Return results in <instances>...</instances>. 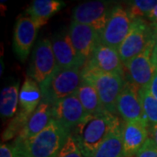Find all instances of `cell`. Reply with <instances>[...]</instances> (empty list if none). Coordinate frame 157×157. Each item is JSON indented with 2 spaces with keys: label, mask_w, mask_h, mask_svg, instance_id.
Segmentation results:
<instances>
[{
  "label": "cell",
  "mask_w": 157,
  "mask_h": 157,
  "mask_svg": "<svg viewBox=\"0 0 157 157\" xmlns=\"http://www.w3.org/2000/svg\"><path fill=\"white\" fill-rule=\"evenodd\" d=\"M121 123L119 117L111 113L86 114L72 130L71 135L83 157H91L107 136Z\"/></svg>",
  "instance_id": "cell-1"
},
{
  "label": "cell",
  "mask_w": 157,
  "mask_h": 157,
  "mask_svg": "<svg viewBox=\"0 0 157 157\" xmlns=\"http://www.w3.org/2000/svg\"><path fill=\"white\" fill-rule=\"evenodd\" d=\"M70 135V132L52 119L35 137L26 140L15 139L11 146L15 157H58Z\"/></svg>",
  "instance_id": "cell-2"
},
{
  "label": "cell",
  "mask_w": 157,
  "mask_h": 157,
  "mask_svg": "<svg viewBox=\"0 0 157 157\" xmlns=\"http://www.w3.org/2000/svg\"><path fill=\"white\" fill-rule=\"evenodd\" d=\"M82 78L93 85L98 92L105 110L113 114L117 113V101L126 82V77L107 73L87 67L81 69Z\"/></svg>",
  "instance_id": "cell-3"
},
{
  "label": "cell",
  "mask_w": 157,
  "mask_h": 157,
  "mask_svg": "<svg viewBox=\"0 0 157 157\" xmlns=\"http://www.w3.org/2000/svg\"><path fill=\"white\" fill-rule=\"evenodd\" d=\"M81 81V68L58 69L50 78L39 85L41 102L52 106L57 101L75 94Z\"/></svg>",
  "instance_id": "cell-4"
},
{
  "label": "cell",
  "mask_w": 157,
  "mask_h": 157,
  "mask_svg": "<svg viewBox=\"0 0 157 157\" xmlns=\"http://www.w3.org/2000/svg\"><path fill=\"white\" fill-rule=\"evenodd\" d=\"M156 29L143 18H134L128 34L121 44L118 52L124 66L139 55L155 38Z\"/></svg>",
  "instance_id": "cell-5"
},
{
  "label": "cell",
  "mask_w": 157,
  "mask_h": 157,
  "mask_svg": "<svg viewBox=\"0 0 157 157\" xmlns=\"http://www.w3.org/2000/svg\"><path fill=\"white\" fill-rule=\"evenodd\" d=\"M58 70L52 41L49 39L39 40L33 51L29 64L28 77L39 85L43 84Z\"/></svg>",
  "instance_id": "cell-6"
},
{
  "label": "cell",
  "mask_w": 157,
  "mask_h": 157,
  "mask_svg": "<svg viewBox=\"0 0 157 157\" xmlns=\"http://www.w3.org/2000/svg\"><path fill=\"white\" fill-rule=\"evenodd\" d=\"M133 17L122 6H114L109 15L107 25L100 33L101 43L118 50L128 34Z\"/></svg>",
  "instance_id": "cell-7"
},
{
  "label": "cell",
  "mask_w": 157,
  "mask_h": 157,
  "mask_svg": "<svg viewBox=\"0 0 157 157\" xmlns=\"http://www.w3.org/2000/svg\"><path fill=\"white\" fill-rule=\"evenodd\" d=\"M154 43L155 38L141 53L125 65L126 80L138 89L148 88L156 71L151 59Z\"/></svg>",
  "instance_id": "cell-8"
},
{
  "label": "cell",
  "mask_w": 157,
  "mask_h": 157,
  "mask_svg": "<svg viewBox=\"0 0 157 157\" xmlns=\"http://www.w3.org/2000/svg\"><path fill=\"white\" fill-rule=\"evenodd\" d=\"M113 7L107 1L85 2L73 9V21L89 25L101 33L107 25Z\"/></svg>",
  "instance_id": "cell-9"
},
{
  "label": "cell",
  "mask_w": 157,
  "mask_h": 157,
  "mask_svg": "<svg viewBox=\"0 0 157 157\" xmlns=\"http://www.w3.org/2000/svg\"><path fill=\"white\" fill-rule=\"evenodd\" d=\"M52 113L57 123L70 133L86 115L81 102L75 94L57 101L52 106Z\"/></svg>",
  "instance_id": "cell-10"
},
{
  "label": "cell",
  "mask_w": 157,
  "mask_h": 157,
  "mask_svg": "<svg viewBox=\"0 0 157 157\" xmlns=\"http://www.w3.org/2000/svg\"><path fill=\"white\" fill-rule=\"evenodd\" d=\"M68 33L78 58L85 65L96 46L101 43L100 33L89 25L74 21L71 23Z\"/></svg>",
  "instance_id": "cell-11"
},
{
  "label": "cell",
  "mask_w": 157,
  "mask_h": 157,
  "mask_svg": "<svg viewBox=\"0 0 157 157\" xmlns=\"http://www.w3.org/2000/svg\"><path fill=\"white\" fill-rule=\"evenodd\" d=\"M39 27L33 18L20 16L17 19L13 33V49L20 61L28 58Z\"/></svg>",
  "instance_id": "cell-12"
},
{
  "label": "cell",
  "mask_w": 157,
  "mask_h": 157,
  "mask_svg": "<svg viewBox=\"0 0 157 157\" xmlns=\"http://www.w3.org/2000/svg\"><path fill=\"white\" fill-rule=\"evenodd\" d=\"M85 67L93 68L103 73H113L125 76V66L118 50L100 43L92 53Z\"/></svg>",
  "instance_id": "cell-13"
},
{
  "label": "cell",
  "mask_w": 157,
  "mask_h": 157,
  "mask_svg": "<svg viewBox=\"0 0 157 157\" xmlns=\"http://www.w3.org/2000/svg\"><path fill=\"white\" fill-rule=\"evenodd\" d=\"M52 45L58 69H82L84 67L83 62L78 58V53L71 41L68 31H63L54 34L52 39Z\"/></svg>",
  "instance_id": "cell-14"
},
{
  "label": "cell",
  "mask_w": 157,
  "mask_h": 157,
  "mask_svg": "<svg viewBox=\"0 0 157 157\" xmlns=\"http://www.w3.org/2000/svg\"><path fill=\"white\" fill-rule=\"evenodd\" d=\"M117 113L125 121H144L139 89L126 80L117 101Z\"/></svg>",
  "instance_id": "cell-15"
},
{
  "label": "cell",
  "mask_w": 157,
  "mask_h": 157,
  "mask_svg": "<svg viewBox=\"0 0 157 157\" xmlns=\"http://www.w3.org/2000/svg\"><path fill=\"white\" fill-rule=\"evenodd\" d=\"M123 157L136 155L149 137V127L145 121H124Z\"/></svg>",
  "instance_id": "cell-16"
},
{
  "label": "cell",
  "mask_w": 157,
  "mask_h": 157,
  "mask_svg": "<svg viewBox=\"0 0 157 157\" xmlns=\"http://www.w3.org/2000/svg\"><path fill=\"white\" fill-rule=\"evenodd\" d=\"M52 120V106L47 103L40 102L39 107L31 115L28 122L16 139L26 140L33 138L50 124Z\"/></svg>",
  "instance_id": "cell-17"
},
{
  "label": "cell",
  "mask_w": 157,
  "mask_h": 157,
  "mask_svg": "<svg viewBox=\"0 0 157 157\" xmlns=\"http://www.w3.org/2000/svg\"><path fill=\"white\" fill-rule=\"evenodd\" d=\"M65 6L59 0H34L26 9V13L37 23L39 28L45 25L52 16Z\"/></svg>",
  "instance_id": "cell-18"
},
{
  "label": "cell",
  "mask_w": 157,
  "mask_h": 157,
  "mask_svg": "<svg viewBox=\"0 0 157 157\" xmlns=\"http://www.w3.org/2000/svg\"><path fill=\"white\" fill-rule=\"evenodd\" d=\"M75 95L81 102L86 114H98L107 112L101 103L95 87L83 78L77 92L75 93Z\"/></svg>",
  "instance_id": "cell-19"
},
{
  "label": "cell",
  "mask_w": 157,
  "mask_h": 157,
  "mask_svg": "<svg viewBox=\"0 0 157 157\" xmlns=\"http://www.w3.org/2000/svg\"><path fill=\"white\" fill-rule=\"evenodd\" d=\"M42 100L39 85L30 77H26L19 92L20 109L29 114H33Z\"/></svg>",
  "instance_id": "cell-20"
},
{
  "label": "cell",
  "mask_w": 157,
  "mask_h": 157,
  "mask_svg": "<svg viewBox=\"0 0 157 157\" xmlns=\"http://www.w3.org/2000/svg\"><path fill=\"white\" fill-rule=\"evenodd\" d=\"M123 126L124 122H122L114 129L91 157L123 156Z\"/></svg>",
  "instance_id": "cell-21"
},
{
  "label": "cell",
  "mask_w": 157,
  "mask_h": 157,
  "mask_svg": "<svg viewBox=\"0 0 157 157\" xmlns=\"http://www.w3.org/2000/svg\"><path fill=\"white\" fill-rule=\"evenodd\" d=\"M19 83L14 82L6 86L1 91L0 113L3 118H13L17 113V103L19 102Z\"/></svg>",
  "instance_id": "cell-22"
},
{
  "label": "cell",
  "mask_w": 157,
  "mask_h": 157,
  "mask_svg": "<svg viewBox=\"0 0 157 157\" xmlns=\"http://www.w3.org/2000/svg\"><path fill=\"white\" fill-rule=\"evenodd\" d=\"M143 118L149 128L157 124V99H155L149 91V88L139 89Z\"/></svg>",
  "instance_id": "cell-23"
},
{
  "label": "cell",
  "mask_w": 157,
  "mask_h": 157,
  "mask_svg": "<svg viewBox=\"0 0 157 157\" xmlns=\"http://www.w3.org/2000/svg\"><path fill=\"white\" fill-rule=\"evenodd\" d=\"M31 115L32 114L26 113L20 109L16 113V115L11 119V122L8 124L5 131L3 132L2 140L7 141V140L13 139L14 137L17 138L19 134L21 133V131L24 129V128L25 127L26 123L28 122Z\"/></svg>",
  "instance_id": "cell-24"
},
{
  "label": "cell",
  "mask_w": 157,
  "mask_h": 157,
  "mask_svg": "<svg viewBox=\"0 0 157 157\" xmlns=\"http://www.w3.org/2000/svg\"><path fill=\"white\" fill-rule=\"evenodd\" d=\"M129 11L131 17L134 18H142L157 6L156 0H135L128 4Z\"/></svg>",
  "instance_id": "cell-25"
},
{
  "label": "cell",
  "mask_w": 157,
  "mask_h": 157,
  "mask_svg": "<svg viewBox=\"0 0 157 157\" xmlns=\"http://www.w3.org/2000/svg\"><path fill=\"white\" fill-rule=\"evenodd\" d=\"M58 157H83L81 151L72 135H69L66 143L59 151Z\"/></svg>",
  "instance_id": "cell-26"
},
{
  "label": "cell",
  "mask_w": 157,
  "mask_h": 157,
  "mask_svg": "<svg viewBox=\"0 0 157 157\" xmlns=\"http://www.w3.org/2000/svg\"><path fill=\"white\" fill-rule=\"evenodd\" d=\"M136 157H157V148L148 138L143 147L137 153Z\"/></svg>",
  "instance_id": "cell-27"
},
{
  "label": "cell",
  "mask_w": 157,
  "mask_h": 157,
  "mask_svg": "<svg viewBox=\"0 0 157 157\" xmlns=\"http://www.w3.org/2000/svg\"><path fill=\"white\" fill-rule=\"evenodd\" d=\"M0 157H15L12 146L2 143L0 147Z\"/></svg>",
  "instance_id": "cell-28"
},
{
  "label": "cell",
  "mask_w": 157,
  "mask_h": 157,
  "mask_svg": "<svg viewBox=\"0 0 157 157\" xmlns=\"http://www.w3.org/2000/svg\"><path fill=\"white\" fill-rule=\"evenodd\" d=\"M155 29H156V33L155 35V43H154V47H153V51H152L151 59L154 67L157 71V28Z\"/></svg>",
  "instance_id": "cell-29"
},
{
  "label": "cell",
  "mask_w": 157,
  "mask_h": 157,
  "mask_svg": "<svg viewBox=\"0 0 157 157\" xmlns=\"http://www.w3.org/2000/svg\"><path fill=\"white\" fill-rule=\"evenodd\" d=\"M149 91L155 99H157V71H155V73L153 77L150 86H149Z\"/></svg>",
  "instance_id": "cell-30"
},
{
  "label": "cell",
  "mask_w": 157,
  "mask_h": 157,
  "mask_svg": "<svg viewBox=\"0 0 157 157\" xmlns=\"http://www.w3.org/2000/svg\"><path fill=\"white\" fill-rule=\"evenodd\" d=\"M152 143L157 148V124L149 128V137Z\"/></svg>",
  "instance_id": "cell-31"
}]
</instances>
